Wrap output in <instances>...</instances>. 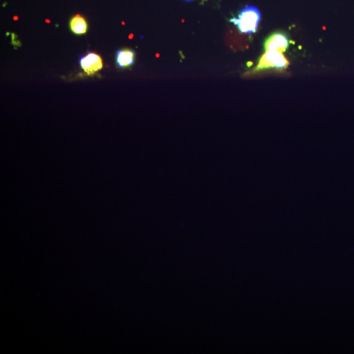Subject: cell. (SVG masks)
Here are the masks:
<instances>
[{"instance_id": "cell-7", "label": "cell", "mask_w": 354, "mask_h": 354, "mask_svg": "<svg viewBox=\"0 0 354 354\" xmlns=\"http://www.w3.org/2000/svg\"><path fill=\"white\" fill-rule=\"evenodd\" d=\"M183 1H186V2H190L194 1V0H183Z\"/></svg>"}, {"instance_id": "cell-2", "label": "cell", "mask_w": 354, "mask_h": 354, "mask_svg": "<svg viewBox=\"0 0 354 354\" xmlns=\"http://www.w3.org/2000/svg\"><path fill=\"white\" fill-rule=\"evenodd\" d=\"M289 60L280 52L267 51L259 59L255 71L271 69H285L288 67Z\"/></svg>"}, {"instance_id": "cell-4", "label": "cell", "mask_w": 354, "mask_h": 354, "mask_svg": "<svg viewBox=\"0 0 354 354\" xmlns=\"http://www.w3.org/2000/svg\"><path fill=\"white\" fill-rule=\"evenodd\" d=\"M80 62L81 68L88 76L92 75L103 67L102 58L94 53H89L81 57Z\"/></svg>"}, {"instance_id": "cell-1", "label": "cell", "mask_w": 354, "mask_h": 354, "mask_svg": "<svg viewBox=\"0 0 354 354\" xmlns=\"http://www.w3.org/2000/svg\"><path fill=\"white\" fill-rule=\"evenodd\" d=\"M261 20V13L258 8L247 5L240 10L237 17L232 18L231 23L236 26L241 33L252 34L258 29Z\"/></svg>"}, {"instance_id": "cell-6", "label": "cell", "mask_w": 354, "mask_h": 354, "mask_svg": "<svg viewBox=\"0 0 354 354\" xmlns=\"http://www.w3.org/2000/svg\"><path fill=\"white\" fill-rule=\"evenodd\" d=\"M70 27L71 31L76 35H83L88 31V23L82 16L77 15L74 16L70 22Z\"/></svg>"}, {"instance_id": "cell-3", "label": "cell", "mask_w": 354, "mask_h": 354, "mask_svg": "<svg viewBox=\"0 0 354 354\" xmlns=\"http://www.w3.org/2000/svg\"><path fill=\"white\" fill-rule=\"evenodd\" d=\"M289 47L288 36L283 32H276L270 34L266 39L264 43L266 51H275L283 53L287 51Z\"/></svg>"}, {"instance_id": "cell-5", "label": "cell", "mask_w": 354, "mask_h": 354, "mask_svg": "<svg viewBox=\"0 0 354 354\" xmlns=\"http://www.w3.org/2000/svg\"><path fill=\"white\" fill-rule=\"evenodd\" d=\"M135 52L130 49L120 50L116 54V62L121 68H128L134 62Z\"/></svg>"}]
</instances>
